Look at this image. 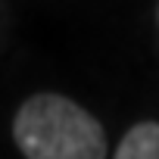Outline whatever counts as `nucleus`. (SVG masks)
I'll list each match as a JSON object with an SVG mask.
<instances>
[{"instance_id": "f257e3e1", "label": "nucleus", "mask_w": 159, "mask_h": 159, "mask_svg": "<svg viewBox=\"0 0 159 159\" xmlns=\"http://www.w3.org/2000/svg\"><path fill=\"white\" fill-rule=\"evenodd\" d=\"M13 137L25 159H106L103 125L62 94L28 97L13 119Z\"/></svg>"}, {"instance_id": "f03ea898", "label": "nucleus", "mask_w": 159, "mask_h": 159, "mask_svg": "<svg viewBox=\"0 0 159 159\" xmlns=\"http://www.w3.org/2000/svg\"><path fill=\"white\" fill-rule=\"evenodd\" d=\"M116 159H159V122H137L122 137Z\"/></svg>"}]
</instances>
